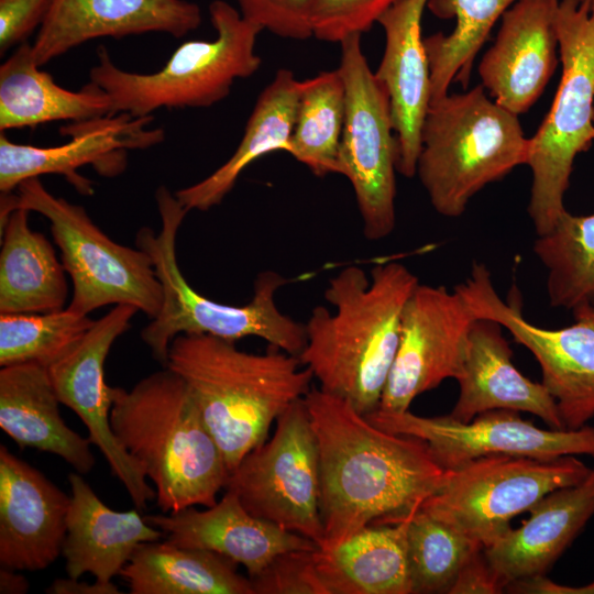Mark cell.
<instances>
[{
  "instance_id": "6da1fadb",
  "label": "cell",
  "mask_w": 594,
  "mask_h": 594,
  "mask_svg": "<svg viewBox=\"0 0 594 594\" xmlns=\"http://www.w3.org/2000/svg\"><path fill=\"white\" fill-rule=\"evenodd\" d=\"M304 402L319 449L320 549L334 548L366 526L407 519L443 484L447 470L425 441L378 428L319 387Z\"/></svg>"
},
{
  "instance_id": "7a4b0ae2",
  "label": "cell",
  "mask_w": 594,
  "mask_h": 594,
  "mask_svg": "<svg viewBox=\"0 0 594 594\" xmlns=\"http://www.w3.org/2000/svg\"><path fill=\"white\" fill-rule=\"evenodd\" d=\"M418 284L398 262L375 265L370 277L349 265L328 280L324 299L333 310L312 309L298 355L320 389L365 416L378 408L397 353L403 311Z\"/></svg>"
},
{
  "instance_id": "3957f363",
  "label": "cell",
  "mask_w": 594,
  "mask_h": 594,
  "mask_svg": "<svg viewBox=\"0 0 594 594\" xmlns=\"http://www.w3.org/2000/svg\"><path fill=\"white\" fill-rule=\"evenodd\" d=\"M165 367L187 383L230 472L308 394L314 378L296 355L273 346L249 353L209 334L175 337Z\"/></svg>"
},
{
  "instance_id": "277c9868",
  "label": "cell",
  "mask_w": 594,
  "mask_h": 594,
  "mask_svg": "<svg viewBox=\"0 0 594 594\" xmlns=\"http://www.w3.org/2000/svg\"><path fill=\"white\" fill-rule=\"evenodd\" d=\"M110 426L163 513L213 506L230 471L185 380L168 367L112 389Z\"/></svg>"
},
{
  "instance_id": "5b68a950",
  "label": "cell",
  "mask_w": 594,
  "mask_h": 594,
  "mask_svg": "<svg viewBox=\"0 0 594 594\" xmlns=\"http://www.w3.org/2000/svg\"><path fill=\"white\" fill-rule=\"evenodd\" d=\"M155 200L161 230L154 233L143 227L135 235L136 248L151 256L163 288L161 311L141 331L153 358L165 367L169 344L179 334H209L232 342L257 337L270 346L298 356L306 344L305 323L283 314L275 302L276 292L288 279L273 271L260 273L253 298L242 306L200 295L187 283L176 257L177 233L188 210L164 185L156 189Z\"/></svg>"
},
{
  "instance_id": "8992f818",
  "label": "cell",
  "mask_w": 594,
  "mask_h": 594,
  "mask_svg": "<svg viewBox=\"0 0 594 594\" xmlns=\"http://www.w3.org/2000/svg\"><path fill=\"white\" fill-rule=\"evenodd\" d=\"M416 175L433 209L458 218L486 185L527 165L529 139L518 116L480 85L431 101L421 132Z\"/></svg>"
},
{
  "instance_id": "52a82bcc",
  "label": "cell",
  "mask_w": 594,
  "mask_h": 594,
  "mask_svg": "<svg viewBox=\"0 0 594 594\" xmlns=\"http://www.w3.org/2000/svg\"><path fill=\"white\" fill-rule=\"evenodd\" d=\"M209 15L216 37L184 42L155 73L121 69L103 45L98 47L89 78L109 95L113 114L146 117L161 108H207L224 99L237 79L257 72L262 59L255 44L263 29L223 0L209 4Z\"/></svg>"
},
{
  "instance_id": "ba28073f",
  "label": "cell",
  "mask_w": 594,
  "mask_h": 594,
  "mask_svg": "<svg viewBox=\"0 0 594 594\" xmlns=\"http://www.w3.org/2000/svg\"><path fill=\"white\" fill-rule=\"evenodd\" d=\"M556 29L562 75L550 111L529 139L527 163L532 173L527 210L537 235L566 210L575 157L594 142V8L559 0Z\"/></svg>"
},
{
  "instance_id": "9c48e42d",
  "label": "cell",
  "mask_w": 594,
  "mask_h": 594,
  "mask_svg": "<svg viewBox=\"0 0 594 594\" xmlns=\"http://www.w3.org/2000/svg\"><path fill=\"white\" fill-rule=\"evenodd\" d=\"M16 189L18 194H1V223L18 208L38 212L50 221L73 283L69 310L88 315L107 305L128 304L151 319L158 315L163 288L145 251L112 241L84 207L54 196L38 177L22 182Z\"/></svg>"
},
{
  "instance_id": "30bf717a",
  "label": "cell",
  "mask_w": 594,
  "mask_h": 594,
  "mask_svg": "<svg viewBox=\"0 0 594 594\" xmlns=\"http://www.w3.org/2000/svg\"><path fill=\"white\" fill-rule=\"evenodd\" d=\"M590 471L578 455L482 457L447 470L443 484L420 509L487 548L512 528L515 516L550 492L578 484Z\"/></svg>"
},
{
  "instance_id": "8fae6325",
  "label": "cell",
  "mask_w": 594,
  "mask_h": 594,
  "mask_svg": "<svg viewBox=\"0 0 594 594\" xmlns=\"http://www.w3.org/2000/svg\"><path fill=\"white\" fill-rule=\"evenodd\" d=\"M338 70L345 86V117L339 148V174L354 190L363 234L377 241L396 226L398 144L389 95L362 51L361 34L340 42Z\"/></svg>"
},
{
  "instance_id": "7c38bea8",
  "label": "cell",
  "mask_w": 594,
  "mask_h": 594,
  "mask_svg": "<svg viewBox=\"0 0 594 594\" xmlns=\"http://www.w3.org/2000/svg\"><path fill=\"white\" fill-rule=\"evenodd\" d=\"M275 424L272 437L230 472L226 490L233 491L252 515L320 548L319 449L304 398L294 402Z\"/></svg>"
},
{
  "instance_id": "4fadbf2b",
  "label": "cell",
  "mask_w": 594,
  "mask_h": 594,
  "mask_svg": "<svg viewBox=\"0 0 594 594\" xmlns=\"http://www.w3.org/2000/svg\"><path fill=\"white\" fill-rule=\"evenodd\" d=\"M455 289L477 318L497 321L532 353L565 429H580L594 418V299L571 309L572 324L547 329L524 317L518 299L499 297L484 263L474 262Z\"/></svg>"
},
{
  "instance_id": "5bb4252c",
  "label": "cell",
  "mask_w": 594,
  "mask_h": 594,
  "mask_svg": "<svg viewBox=\"0 0 594 594\" xmlns=\"http://www.w3.org/2000/svg\"><path fill=\"white\" fill-rule=\"evenodd\" d=\"M366 418L378 428L416 437L428 444L433 459L453 470L472 460L503 454L552 460L564 455L594 458V428L542 429L521 418L519 411L492 409L468 422L450 415L422 417L375 410Z\"/></svg>"
},
{
  "instance_id": "9a60e30c",
  "label": "cell",
  "mask_w": 594,
  "mask_h": 594,
  "mask_svg": "<svg viewBox=\"0 0 594 594\" xmlns=\"http://www.w3.org/2000/svg\"><path fill=\"white\" fill-rule=\"evenodd\" d=\"M476 318L455 288L419 283L405 305L397 353L376 410L407 411L420 394L455 380Z\"/></svg>"
},
{
  "instance_id": "2e32d148",
  "label": "cell",
  "mask_w": 594,
  "mask_h": 594,
  "mask_svg": "<svg viewBox=\"0 0 594 594\" xmlns=\"http://www.w3.org/2000/svg\"><path fill=\"white\" fill-rule=\"evenodd\" d=\"M139 311L128 304L116 305L82 338L47 369L61 404L69 407L88 430V439L109 464L111 474L125 487L136 509L155 496L141 466L124 451L110 426L112 389L105 382V361L118 337L130 328Z\"/></svg>"
},
{
  "instance_id": "e0dca14e",
  "label": "cell",
  "mask_w": 594,
  "mask_h": 594,
  "mask_svg": "<svg viewBox=\"0 0 594 594\" xmlns=\"http://www.w3.org/2000/svg\"><path fill=\"white\" fill-rule=\"evenodd\" d=\"M152 121L153 116L134 117L120 112L70 122L61 129L69 141L48 147L19 144L1 132L0 191L10 194L29 178L57 174L64 176L78 193L91 195L92 183L79 175L78 168L91 165L106 177L121 174L127 167L129 151L144 150L164 140V130L151 128Z\"/></svg>"
},
{
  "instance_id": "ac0fdd59",
  "label": "cell",
  "mask_w": 594,
  "mask_h": 594,
  "mask_svg": "<svg viewBox=\"0 0 594 594\" xmlns=\"http://www.w3.org/2000/svg\"><path fill=\"white\" fill-rule=\"evenodd\" d=\"M70 496L0 446V564L41 571L62 554Z\"/></svg>"
},
{
  "instance_id": "d6986e66",
  "label": "cell",
  "mask_w": 594,
  "mask_h": 594,
  "mask_svg": "<svg viewBox=\"0 0 594 594\" xmlns=\"http://www.w3.org/2000/svg\"><path fill=\"white\" fill-rule=\"evenodd\" d=\"M559 0H518L502 16L494 44L479 65L494 101L519 116L538 100L558 65Z\"/></svg>"
},
{
  "instance_id": "ffe728a7",
  "label": "cell",
  "mask_w": 594,
  "mask_h": 594,
  "mask_svg": "<svg viewBox=\"0 0 594 594\" xmlns=\"http://www.w3.org/2000/svg\"><path fill=\"white\" fill-rule=\"evenodd\" d=\"M201 20L188 0H54L32 50L41 67L90 40L150 32L183 37Z\"/></svg>"
},
{
  "instance_id": "44dd1931",
  "label": "cell",
  "mask_w": 594,
  "mask_h": 594,
  "mask_svg": "<svg viewBox=\"0 0 594 594\" xmlns=\"http://www.w3.org/2000/svg\"><path fill=\"white\" fill-rule=\"evenodd\" d=\"M144 518L166 540L219 553L243 565L249 576L257 574L282 552L319 548L304 536L252 515L231 490H226L221 499L206 510L190 506Z\"/></svg>"
},
{
  "instance_id": "7402d4cb",
  "label": "cell",
  "mask_w": 594,
  "mask_h": 594,
  "mask_svg": "<svg viewBox=\"0 0 594 594\" xmlns=\"http://www.w3.org/2000/svg\"><path fill=\"white\" fill-rule=\"evenodd\" d=\"M502 326L476 318L466 339L458 377L460 394L449 414L468 422L483 411L510 409L539 417L552 429H565L557 404L542 383L525 375L513 363V352Z\"/></svg>"
},
{
  "instance_id": "603a6c76",
  "label": "cell",
  "mask_w": 594,
  "mask_h": 594,
  "mask_svg": "<svg viewBox=\"0 0 594 594\" xmlns=\"http://www.w3.org/2000/svg\"><path fill=\"white\" fill-rule=\"evenodd\" d=\"M428 0H399L377 23L385 48L376 77L389 95L392 121L398 144L397 172L416 175L421 127L430 105V73L421 18Z\"/></svg>"
},
{
  "instance_id": "cb8c5ba5",
  "label": "cell",
  "mask_w": 594,
  "mask_h": 594,
  "mask_svg": "<svg viewBox=\"0 0 594 594\" xmlns=\"http://www.w3.org/2000/svg\"><path fill=\"white\" fill-rule=\"evenodd\" d=\"M485 554L505 583L546 574L594 515V468L578 484L557 488L529 510Z\"/></svg>"
},
{
  "instance_id": "d4e9b609",
  "label": "cell",
  "mask_w": 594,
  "mask_h": 594,
  "mask_svg": "<svg viewBox=\"0 0 594 594\" xmlns=\"http://www.w3.org/2000/svg\"><path fill=\"white\" fill-rule=\"evenodd\" d=\"M68 481L72 495L62 556L69 578L79 579L90 573L96 581L110 583L139 544L164 537L138 509L109 508L80 473H70Z\"/></svg>"
},
{
  "instance_id": "484cf974",
  "label": "cell",
  "mask_w": 594,
  "mask_h": 594,
  "mask_svg": "<svg viewBox=\"0 0 594 594\" xmlns=\"http://www.w3.org/2000/svg\"><path fill=\"white\" fill-rule=\"evenodd\" d=\"M58 397L47 369L37 363L1 366L0 428L21 449L53 453L80 474L96 460L91 442L70 429L59 413Z\"/></svg>"
},
{
  "instance_id": "4316f807",
  "label": "cell",
  "mask_w": 594,
  "mask_h": 594,
  "mask_svg": "<svg viewBox=\"0 0 594 594\" xmlns=\"http://www.w3.org/2000/svg\"><path fill=\"white\" fill-rule=\"evenodd\" d=\"M300 82L289 69L275 74L260 94L231 157L202 180L175 193L188 211H207L221 204L242 172L260 157L275 151L289 153Z\"/></svg>"
},
{
  "instance_id": "83f0119b",
  "label": "cell",
  "mask_w": 594,
  "mask_h": 594,
  "mask_svg": "<svg viewBox=\"0 0 594 594\" xmlns=\"http://www.w3.org/2000/svg\"><path fill=\"white\" fill-rule=\"evenodd\" d=\"M112 113L109 95L89 81L77 91L41 70L32 44L22 43L0 66V131L53 121L81 122Z\"/></svg>"
},
{
  "instance_id": "f1b7e54d",
  "label": "cell",
  "mask_w": 594,
  "mask_h": 594,
  "mask_svg": "<svg viewBox=\"0 0 594 594\" xmlns=\"http://www.w3.org/2000/svg\"><path fill=\"white\" fill-rule=\"evenodd\" d=\"M411 516L370 525L331 549L316 551L328 594H411L407 528Z\"/></svg>"
},
{
  "instance_id": "f546056e",
  "label": "cell",
  "mask_w": 594,
  "mask_h": 594,
  "mask_svg": "<svg viewBox=\"0 0 594 594\" xmlns=\"http://www.w3.org/2000/svg\"><path fill=\"white\" fill-rule=\"evenodd\" d=\"M25 208L1 224L0 314H35L64 309L68 286L65 268L48 240L29 226Z\"/></svg>"
},
{
  "instance_id": "4dcf8cb0",
  "label": "cell",
  "mask_w": 594,
  "mask_h": 594,
  "mask_svg": "<svg viewBox=\"0 0 594 594\" xmlns=\"http://www.w3.org/2000/svg\"><path fill=\"white\" fill-rule=\"evenodd\" d=\"M238 564L210 550L146 541L120 572L131 594H253Z\"/></svg>"
},
{
  "instance_id": "1f68e13d",
  "label": "cell",
  "mask_w": 594,
  "mask_h": 594,
  "mask_svg": "<svg viewBox=\"0 0 594 594\" xmlns=\"http://www.w3.org/2000/svg\"><path fill=\"white\" fill-rule=\"evenodd\" d=\"M518 0H428L437 18L455 19L449 34L424 38L430 73L431 101L448 95L452 81L466 87L472 65L495 23Z\"/></svg>"
},
{
  "instance_id": "d6a6232c",
  "label": "cell",
  "mask_w": 594,
  "mask_h": 594,
  "mask_svg": "<svg viewBox=\"0 0 594 594\" xmlns=\"http://www.w3.org/2000/svg\"><path fill=\"white\" fill-rule=\"evenodd\" d=\"M345 86L337 69L300 82L289 154L319 177L339 174Z\"/></svg>"
},
{
  "instance_id": "836d02e7",
  "label": "cell",
  "mask_w": 594,
  "mask_h": 594,
  "mask_svg": "<svg viewBox=\"0 0 594 594\" xmlns=\"http://www.w3.org/2000/svg\"><path fill=\"white\" fill-rule=\"evenodd\" d=\"M534 252L547 268L552 307L571 310L594 299V213L565 210L549 232L537 235Z\"/></svg>"
},
{
  "instance_id": "e575fe53",
  "label": "cell",
  "mask_w": 594,
  "mask_h": 594,
  "mask_svg": "<svg viewBox=\"0 0 594 594\" xmlns=\"http://www.w3.org/2000/svg\"><path fill=\"white\" fill-rule=\"evenodd\" d=\"M480 548L483 547L419 508L407 528L411 594H449L462 565Z\"/></svg>"
},
{
  "instance_id": "d590c367",
  "label": "cell",
  "mask_w": 594,
  "mask_h": 594,
  "mask_svg": "<svg viewBox=\"0 0 594 594\" xmlns=\"http://www.w3.org/2000/svg\"><path fill=\"white\" fill-rule=\"evenodd\" d=\"M95 320L64 308L34 314H0V365L37 363L48 367L68 352Z\"/></svg>"
},
{
  "instance_id": "8d00e7d4",
  "label": "cell",
  "mask_w": 594,
  "mask_h": 594,
  "mask_svg": "<svg viewBox=\"0 0 594 594\" xmlns=\"http://www.w3.org/2000/svg\"><path fill=\"white\" fill-rule=\"evenodd\" d=\"M398 1L311 0L312 36L323 42L340 43L349 35H362Z\"/></svg>"
},
{
  "instance_id": "74e56055",
  "label": "cell",
  "mask_w": 594,
  "mask_h": 594,
  "mask_svg": "<svg viewBox=\"0 0 594 594\" xmlns=\"http://www.w3.org/2000/svg\"><path fill=\"white\" fill-rule=\"evenodd\" d=\"M317 549L277 554L257 574L249 576L253 594H328L316 565Z\"/></svg>"
},
{
  "instance_id": "f35d334b",
  "label": "cell",
  "mask_w": 594,
  "mask_h": 594,
  "mask_svg": "<svg viewBox=\"0 0 594 594\" xmlns=\"http://www.w3.org/2000/svg\"><path fill=\"white\" fill-rule=\"evenodd\" d=\"M243 18L273 34L304 41L312 36L311 0H235Z\"/></svg>"
},
{
  "instance_id": "ab89813d",
  "label": "cell",
  "mask_w": 594,
  "mask_h": 594,
  "mask_svg": "<svg viewBox=\"0 0 594 594\" xmlns=\"http://www.w3.org/2000/svg\"><path fill=\"white\" fill-rule=\"evenodd\" d=\"M54 0H0V53L25 43L47 16Z\"/></svg>"
},
{
  "instance_id": "60d3db41",
  "label": "cell",
  "mask_w": 594,
  "mask_h": 594,
  "mask_svg": "<svg viewBox=\"0 0 594 594\" xmlns=\"http://www.w3.org/2000/svg\"><path fill=\"white\" fill-rule=\"evenodd\" d=\"M505 583L491 565L484 548L475 550L462 565L449 594H497Z\"/></svg>"
},
{
  "instance_id": "b9f144b4",
  "label": "cell",
  "mask_w": 594,
  "mask_h": 594,
  "mask_svg": "<svg viewBox=\"0 0 594 594\" xmlns=\"http://www.w3.org/2000/svg\"><path fill=\"white\" fill-rule=\"evenodd\" d=\"M505 592L524 594H594V582L574 587L558 584L544 574H537L509 582Z\"/></svg>"
},
{
  "instance_id": "7bdbcfd3",
  "label": "cell",
  "mask_w": 594,
  "mask_h": 594,
  "mask_svg": "<svg viewBox=\"0 0 594 594\" xmlns=\"http://www.w3.org/2000/svg\"><path fill=\"white\" fill-rule=\"evenodd\" d=\"M48 594H120L121 591L116 584L101 583L95 581V583L89 584L87 582H80L78 579H56L54 582L46 588Z\"/></svg>"
},
{
  "instance_id": "ee69618b",
  "label": "cell",
  "mask_w": 594,
  "mask_h": 594,
  "mask_svg": "<svg viewBox=\"0 0 594 594\" xmlns=\"http://www.w3.org/2000/svg\"><path fill=\"white\" fill-rule=\"evenodd\" d=\"M30 584L24 575L16 570L2 566L0 570V593L1 594H24L29 591Z\"/></svg>"
},
{
  "instance_id": "f6af8a7d",
  "label": "cell",
  "mask_w": 594,
  "mask_h": 594,
  "mask_svg": "<svg viewBox=\"0 0 594 594\" xmlns=\"http://www.w3.org/2000/svg\"><path fill=\"white\" fill-rule=\"evenodd\" d=\"M584 3H586L590 8H594V0H582Z\"/></svg>"
}]
</instances>
